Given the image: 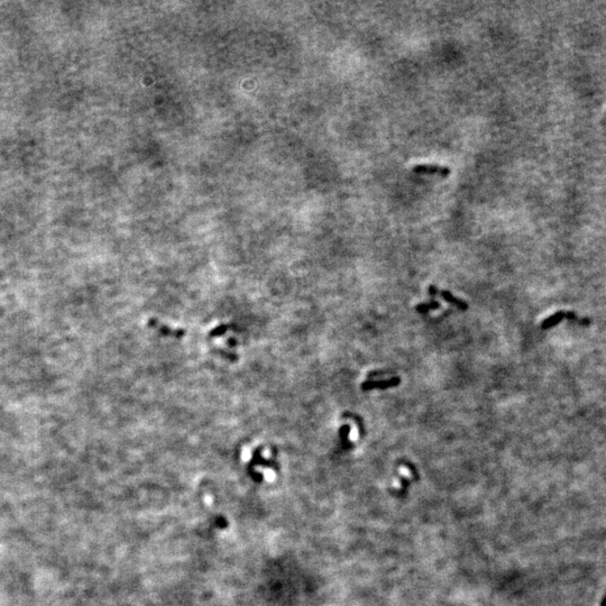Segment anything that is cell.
<instances>
[{
    "instance_id": "6da1fadb",
    "label": "cell",
    "mask_w": 606,
    "mask_h": 606,
    "mask_svg": "<svg viewBox=\"0 0 606 606\" xmlns=\"http://www.w3.org/2000/svg\"><path fill=\"white\" fill-rule=\"evenodd\" d=\"M413 172L416 173H422V174H435V175H440V176H448L450 174V169L446 168V166H441V165H435V164H422V165H417L414 166L412 169Z\"/></svg>"
},
{
    "instance_id": "7a4b0ae2",
    "label": "cell",
    "mask_w": 606,
    "mask_h": 606,
    "mask_svg": "<svg viewBox=\"0 0 606 606\" xmlns=\"http://www.w3.org/2000/svg\"><path fill=\"white\" fill-rule=\"evenodd\" d=\"M400 380L399 377H392L391 380L388 381H381V382H364L361 384V388L364 391H368V389H373V388H393V386H396L400 384Z\"/></svg>"
},
{
    "instance_id": "3957f363",
    "label": "cell",
    "mask_w": 606,
    "mask_h": 606,
    "mask_svg": "<svg viewBox=\"0 0 606 606\" xmlns=\"http://www.w3.org/2000/svg\"><path fill=\"white\" fill-rule=\"evenodd\" d=\"M438 294H440V295L444 297V299L447 301V302L453 304V306H456L457 308H459L460 310H467V309H468V306H467V303H465L462 300L457 299V297L453 296L452 294L450 293V292H448V291H439Z\"/></svg>"
},
{
    "instance_id": "277c9868",
    "label": "cell",
    "mask_w": 606,
    "mask_h": 606,
    "mask_svg": "<svg viewBox=\"0 0 606 606\" xmlns=\"http://www.w3.org/2000/svg\"><path fill=\"white\" fill-rule=\"evenodd\" d=\"M439 306H440V304H439L438 302H435V301H434V302H431V303H427V304H419V306H418V307L416 308V309H417L418 312L423 313V312H426V311H428V310L438 309Z\"/></svg>"
},
{
    "instance_id": "5b68a950",
    "label": "cell",
    "mask_w": 606,
    "mask_h": 606,
    "mask_svg": "<svg viewBox=\"0 0 606 606\" xmlns=\"http://www.w3.org/2000/svg\"><path fill=\"white\" fill-rule=\"evenodd\" d=\"M438 292H439V291H438L437 289H435V286H434V285H430V286H429V293H430V295H431V296H435V294H438Z\"/></svg>"
}]
</instances>
